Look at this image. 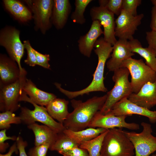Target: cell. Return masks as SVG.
<instances>
[{
	"label": "cell",
	"mask_w": 156,
	"mask_h": 156,
	"mask_svg": "<svg viewBox=\"0 0 156 156\" xmlns=\"http://www.w3.org/2000/svg\"><path fill=\"white\" fill-rule=\"evenodd\" d=\"M107 97L106 94L94 96L84 102L72 99L70 102L74 109L63 123L66 129L77 131L88 127L95 114L102 109Z\"/></svg>",
	"instance_id": "6da1fadb"
},
{
	"label": "cell",
	"mask_w": 156,
	"mask_h": 156,
	"mask_svg": "<svg viewBox=\"0 0 156 156\" xmlns=\"http://www.w3.org/2000/svg\"><path fill=\"white\" fill-rule=\"evenodd\" d=\"M94 50L98 58V64L93 75V79L91 83L86 88L81 90L70 91L63 89L61 84L58 83L55 86L59 90L69 99L73 98L90 92L101 91L106 92L107 88L104 83V73L105 66L107 59L110 57L113 50V46L106 41L103 37L98 39L95 42Z\"/></svg>",
	"instance_id": "7a4b0ae2"
},
{
	"label": "cell",
	"mask_w": 156,
	"mask_h": 156,
	"mask_svg": "<svg viewBox=\"0 0 156 156\" xmlns=\"http://www.w3.org/2000/svg\"><path fill=\"white\" fill-rule=\"evenodd\" d=\"M122 128L108 129L101 150V156H133L134 146Z\"/></svg>",
	"instance_id": "3957f363"
},
{
	"label": "cell",
	"mask_w": 156,
	"mask_h": 156,
	"mask_svg": "<svg viewBox=\"0 0 156 156\" xmlns=\"http://www.w3.org/2000/svg\"><path fill=\"white\" fill-rule=\"evenodd\" d=\"M112 76L114 85L112 89L107 93V97L100 112L105 115L110 111L117 102L125 98H127L133 93L128 77L130 74L128 69L121 67L114 72Z\"/></svg>",
	"instance_id": "277c9868"
},
{
	"label": "cell",
	"mask_w": 156,
	"mask_h": 156,
	"mask_svg": "<svg viewBox=\"0 0 156 156\" xmlns=\"http://www.w3.org/2000/svg\"><path fill=\"white\" fill-rule=\"evenodd\" d=\"M19 101L28 102L32 104L34 107L33 110L25 107L21 108L19 116L22 123L28 126L38 122L49 127L58 133L63 132L66 129L62 124L57 122L49 115L46 107L32 101L23 90Z\"/></svg>",
	"instance_id": "5b68a950"
},
{
	"label": "cell",
	"mask_w": 156,
	"mask_h": 156,
	"mask_svg": "<svg viewBox=\"0 0 156 156\" xmlns=\"http://www.w3.org/2000/svg\"><path fill=\"white\" fill-rule=\"evenodd\" d=\"M121 67H125L129 72L131 76L130 83L133 93H138L146 83L155 81L156 73L142 59L138 60L131 57L124 61Z\"/></svg>",
	"instance_id": "8992f818"
},
{
	"label": "cell",
	"mask_w": 156,
	"mask_h": 156,
	"mask_svg": "<svg viewBox=\"0 0 156 156\" xmlns=\"http://www.w3.org/2000/svg\"><path fill=\"white\" fill-rule=\"evenodd\" d=\"M20 34V31L15 27H5L0 31V45L5 48L10 58L17 63L21 75L27 72L21 65L25 48Z\"/></svg>",
	"instance_id": "52a82bcc"
},
{
	"label": "cell",
	"mask_w": 156,
	"mask_h": 156,
	"mask_svg": "<svg viewBox=\"0 0 156 156\" xmlns=\"http://www.w3.org/2000/svg\"><path fill=\"white\" fill-rule=\"evenodd\" d=\"M141 125L143 130L140 133L124 132L134 146L135 156H149L156 151V137L152 134L150 124L142 122Z\"/></svg>",
	"instance_id": "ba28073f"
},
{
	"label": "cell",
	"mask_w": 156,
	"mask_h": 156,
	"mask_svg": "<svg viewBox=\"0 0 156 156\" xmlns=\"http://www.w3.org/2000/svg\"><path fill=\"white\" fill-rule=\"evenodd\" d=\"M27 4L33 14V18L36 30H40L43 34L51 27V22L53 5V0H26Z\"/></svg>",
	"instance_id": "9c48e42d"
},
{
	"label": "cell",
	"mask_w": 156,
	"mask_h": 156,
	"mask_svg": "<svg viewBox=\"0 0 156 156\" xmlns=\"http://www.w3.org/2000/svg\"><path fill=\"white\" fill-rule=\"evenodd\" d=\"M27 73L21 75L15 82L1 86L0 110L2 112H14L20 107L18 103L23 88L25 81Z\"/></svg>",
	"instance_id": "30bf717a"
},
{
	"label": "cell",
	"mask_w": 156,
	"mask_h": 156,
	"mask_svg": "<svg viewBox=\"0 0 156 156\" xmlns=\"http://www.w3.org/2000/svg\"><path fill=\"white\" fill-rule=\"evenodd\" d=\"M144 16L143 14L134 16L122 10L115 20V36L119 39L128 41L133 39V36Z\"/></svg>",
	"instance_id": "8fae6325"
},
{
	"label": "cell",
	"mask_w": 156,
	"mask_h": 156,
	"mask_svg": "<svg viewBox=\"0 0 156 156\" xmlns=\"http://www.w3.org/2000/svg\"><path fill=\"white\" fill-rule=\"evenodd\" d=\"M90 14L92 21H99L103 26L105 40L113 46L114 45L117 41L115 34L116 24L114 14L105 7L100 5L92 7Z\"/></svg>",
	"instance_id": "7c38bea8"
},
{
	"label": "cell",
	"mask_w": 156,
	"mask_h": 156,
	"mask_svg": "<svg viewBox=\"0 0 156 156\" xmlns=\"http://www.w3.org/2000/svg\"><path fill=\"white\" fill-rule=\"evenodd\" d=\"M107 114L116 116L138 115L147 117L151 123H156V111L139 106L131 101L127 98H123L116 103Z\"/></svg>",
	"instance_id": "4fadbf2b"
},
{
	"label": "cell",
	"mask_w": 156,
	"mask_h": 156,
	"mask_svg": "<svg viewBox=\"0 0 156 156\" xmlns=\"http://www.w3.org/2000/svg\"><path fill=\"white\" fill-rule=\"evenodd\" d=\"M127 116H116L109 114L103 115L99 111L94 116L88 127H98L106 129L117 127L125 128L133 130L139 129L140 126L138 124L134 122L127 123L125 121Z\"/></svg>",
	"instance_id": "5bb4252c"
},
{
	"label": "cell",
	"mask_w": 156,
	"mask_h": 156,
	"mask_svg": "<svg viewBox=\"0 0 156 156\" xmlns=\"http://www.w3.org/2000/svg\"><path fill=\"white\" fill-rule=\"evenodd\" d=\"M110 58L106 63L107 68L114 72L121 68L122 62L135 55L131 49L129 41L119 39L113 46Z\"/></svg>",
	"instance_id": "9a60e30c"
},
{
	"label": "cell",
	"mask_w": 156,
	"mask_h": 156,
	"mask_svg": "<svg viewBox=\"0 0 156 156\" xmlns=\"http://www.w3.org/2000/svg\"><path fill=\"white\" fill-rule=\"evenodd\" d=\"M128 99L133 103L149 109L156 105V78L154 82L145 84L138 93H132Z\"/></svg>",
	"instance_id": "2e32d148"
},
{
	"label": "cell",
	"mask_w": 156,
	"mask_h": 156,
	"mask_svg": "<svg viewBox=\"0 0 156 156\" xmlns=\"http://www.w3.org/2000/svg\"><path fill=\"white\" fill-rule=\"evenodd\" d=\"M101 26L99 21H93L88 32L81 36L78 40L79 51L84 56L90 57L95 42L98 38L103 34Z\"/></svg>",
	"instance_id": "e0dca14e"
},
{
	"label": "cell",
	"mask_w": 156,
	"mask_h": 156,
	"mask_svg": "<svg viewBox=\"0 0 156 156\" xmlns=\"http://www.w3.org/2000/svg\"><path fill=\"white\" fill-rule=\"evenodd\" d=\"M17 63L6 55L0 56V77L1 86L15 82L21 75Z\"/></svg>",
	"instance_id": "ac0fdd59"
},
{
	"label": "cell",
	"mask_w": 156,
	"mask_h": 156,
	"mask_svg": "<svg viewBox=\"0 0 156 156\" xmlns=\"http://www.w3.org/2000/svg\"><path fill=\"white\" fill-rule=\"evenodd\" d=\"M71 9L68 0H53L51 22L57 29H62L64 27Z\"/></svg>",
	"instance_id": "d6986e66"
},
{
	"label": "cell",
	"mask_w": 156,
	"mask_h": 156,
	"mask_svg": "<svg viewBox=\"0 0 156 156\" xmlns=\"http://www.w3.org/2000/svg\"><path fill=\"white\" fill-rule=\"evenodd\" d=\"M23 90L29 96L32 101L40 106H46L51 101L57 98L54 94L38 89L31 80L27 79L25 83Z\"/></svg>",
	"instance_id": "ffe728a7"
},
{
	"label": "cell",
	"mask_w": 156,
	"mask_h": 156,
	"mask_svg": "<svg viewBox=\"0 0 156 156\" xmlns=\"http://www.w3.org/2000/svg\"><path fill=\"white\" fill-rule=\"evenodd\" d=\"M27 126L34 135L35 146L47 143L50 144L51 146L57 137L58 133L46 125L34 123Z\"/></svg>",
	"instance_id": "44dd1931"
},
{
	"label": "cell",
	"mask_w": 156,
	"mask_h": 156,
	"mask_svg": "<svg viewBox=\"0 0 156 156\" xmlns=\"http://www.w3.org/2000/svg\"><path fill=\"white\" fill-rule=\"evenodd\" d=\"M3 1L6 10L19 22L26 23L33 18L32 12L21 1L3 0Z\"/></svg>",
	"instance_id": "7402d4cb"
},
{
	"label": "cell",
	"mask_w": 156,
	"mask_h": 156,
	"mask_svg": "<svg viewBox=\"0 0 156 156\" xmlns=\"http://www.w3.org/2000/svg\"><path fill=\"white\" fill-rule=\"evenodd\" d=\"M68 103L69 101L64 99L56 98L51 101L46 108L53 119L63 124L69 113L68 108Z\"/></svg>",
	"instance_id": "603a6c76"
},
{
	"label": "cell",
	"mask_w": 156,
	"mask_h": 156,
	"mask_svg": "<svg viewBox=\"0 0 156 156\" xmlns=\"http://www.w3.org/2000/svg\"><path fill=\"white\" fill-rule=\"evenodd\" d=\"M108 129L102 128L89 127L75 131L65 129L63 132L79 145L83 142L92 140Z\"/></svg>",
	"instance_id": "cb8c5ba5"
},
{
	"label": "cell",
	"mask_w": 156,
	"mask_h": 156,
	"mask_svg": "<svg viewBox=\"0 0 156 156\" xmlns=\"http://www.w3.org/2000/svg\"><path fill=\"white\" fill-rule=\"evenodd\" d=\"M129 42L132 51L143 57L146 64L156 73V56L154 53L148 47H143L137 39L134 38Z\"/></svg>",
	"instance_id": "d4e9b609"
},
{
	"label": "cell",
	"mask_w": 156,
	"mask_h": 156,
	"mask_svg": "<svg viewBox=\"0 0 156 156\" xmlns=\"http://www.w3.org/2000/svg\"><path fill=\"white\" fill-rule=\"evenodd\" d=\"M108 129L94 138L83 142L79 147L86 150L89 156H101L103 142Z\"/></svg>",
	"instance_id": "484cf974"
},
{
	"label": "cell",
	"mask_w": 156,
	"mask_h": 156,
	"mask_svg": "<svg viewBox=\"0 0 156 156\" xmlns=\"http://www.w3.org/2000/svg\"><path fill=\"white\" fill-rule=\"evenodd\" d=\"M79 145L66 135L63 132L58 133L55 142L50 146L49 150L56 151L59 153Z\"/></svg>",
	"instance_id": "4316f807"
},
{
	"label": "cell",
	"mask_w": 156,
	"mask_h": 156,
	"mask_svg": "<svg viewBox=\"0 0 156 156\" xmlns=\"http://www.w3.org/2000/svg\"><path fill=\"white\" fill-rule=\"evenodd\" d=\"M92 1V0H75V8L70 16L73 21L75 23L81 25L84 24L86 19L84 13L88 5Z\"/></svg>",
	"instance_id": "83f0119b"
},
{
	"label": "cell",
	"mask_w": 156,
	"mask_h": 156,
	"mask_svg": "<svg viewBox=\"0 0 156 156\" xmlns=\"http://www.w3.org/2000/svg\"><path fill=\"white\" fill-rule=\"evenodd\" d=\"M22 123L19 116H16L13 112L6 111L0 114V129H7L12 124H20Z\"/></svg>",
	"instance_id": "f1b7e54d"
},
{
	"label": "cell",
	"mask_w": 156,
	"mask_h": 156,
	"mask_svg": "<svg viewBox=\"0 0 156 156\" xmlns=\"http://www.w3.org/2000/svg\"><path fill=\"white\" fill-rule=\"evenodd\" d=\"M99 5L103 6L118 16L122 10L123 0H100Z\"/></svg>",
	"instance_id": "f546056e"
},
{
	"label": "cell",
	"mask_w": 156,
	"mask_h": 156,
	"mask_svg": "<svg viewBox=\"0 0 156 156\" xmlns=\"http://www.w3.org/2000/svg\"><path fill=\"white\" fill-rule=\"evenodd\" d=\"M23 44L25 48L26 49L27 56L25 62L30 66H34L37 65L36 55L33 51V48L31 45L29 40L23 41Z\"/></svg>",
	"instance_id": "4dcf8cb0"
},
{
	"label": "cell",
	"mask_w": 156,
	"mask_h": 156,
	"mask_svg": "<svg viewBox=\"0 0 156 156\" xmlns=\"http://www.w3.org/2000/svg\"><path fill=\"white\" fill-rule=\"evenodd\" d=\"M141 3V0H123L122 10L134 16L137 15V8Z\"/></svg>",
	"instance_id": "1f68e13d"
},
{
	"label": "cell",
	"mask_w": 156,
	"mask_h": 156,
	"mask_svg": "<svg viewBox=\"0 0 156 156\" xmlns=\"http://www.w3.org/2000/svg\"><path fill=\"white\" fill-rule=\"evenodd\" d=\"M51 146L48 143L35 146L30 149L28 153L29 156H46L48 150Z\"/></svg>",
	"instance_id": "d6a6232c"
},
{
	"label": "cell",
	"mask_w": 156,
	"mask_h": 156,
	"mask_svg": "<svg viewBox=\"0 0 156 156\" xmlns=\"http://www.w3.org/2000/svg\"><path fill=\"white\" fill-rule=\"evenodd\" d=\"M33 51L36 57L37 65L46 69H50L49 63L50 56L49 54H42L33 48Z\"/></svg>",
	"instance_id": "836d02e7"
},
{
	"label": "cell",
	"mask_w": 156,
	"mask_h": 156,
	"mask_svg": "<svg viewBox=\"0 0 156 156\" xmlns=\"http://www.w3.org/2000/svg\"><path fill=\"white\" fill-rule=\"evenodd\" d=\"M59 153L63 156H89L87 151L79 146L75 147Z\"/></svg>",
	"instance_id": "e575fe53"
},
{
	"label": "cell",
	"mask_w": 156,
	"mask_h": 156,
	"mask_svg": "<svg viewBox=\"0 0 156 156\" xmlns=\"http://www.w3.org/2000/svg\"><path fill=\"white\" fill-rule=\"evenodd\" d=\"M6 129H3L0 131V152L1 153L5 152L9 146L8 143L5 142V141L8 140L16 141L17 139L15 136H7L6 133Z\"/></svg>",
	"instance_id": "d590c367"
},
{
	"label": "cell",
	"mask_w": 156,
	"mask_h": 156,
	"mask_svg": "<svg viewBox=\"0 0 156 156\" xmlns=\"http://www.w3.org/2000/svg\"><path fill=\"white\" fill-rule=\"evenodd\" d=\"M146 39L148 44L147 47L156 56V31L146 32Z\"/></svg>",
	"instance_id": "8d00e7d4"
},
{
	"label": "cell",
	"mask_w": 156,
	"mask_h": 156,
	"mask_svg": "<svg viewBox=\"0 0 156 156\" xmlns=\"http://www.w3.org/2000/svg\"><path fill=\"white\" fill-rule=\"evenodd\" d=\"M16 142L19 156H29L25 151V148L27 146V142L24 141L21 136H19L17 138Z\"/></svg>",
	"instance_id": "74e56055"
},
{
	"label": "cell",
	"mask_w": 156,
	"mask_h": 156,
	"mask_svg": "<svg viewBox=\"0 0 156 156\" xmlns=\"http://www.w3.org/2000/svg\"><path fill=\"white\" fill-rule=\"evenodd\" d=\"M150 27L152 31H156V6L155 5H153L151 8Z\"/></svg>",
	"instance_id": "f35d334b"
},
{
	"label": "cell",
	"mask_w": 156,
	"mask_h": 156,
	"mask_svg": "<svg viewBox=\"0 0 156 156\" xmlns=\"http://www.w3.org/2000/svg\"><path fill=\"white\" fill-rule=\"evenodd\" d=\"M14 153H15L16 154H18L19 153L16 142L10 147L9 151L7 153L5 154L1 153L0 156H11Z\"/></svg>",
	"instance_id": "ab89813d"
},
{
	"label": "cell",
	"mask_w": 156,
	"mask_h": 156,
	"mask_svg": "<svg viewBox=\"0 0 156 156\" xmlns=\"http://www.w3.org/2000/svg\"><path fill=\"white\" fill-rule=\"evenodd\" d=\"M151 1L153 5L156 6V0H151Z\"/></svg>",
	"instance_id": "60d3db41"
},
{
	"label": "cell",
	"mask_w": 156,
	"mask_h": 156,
	"mask_svg": "<svg viewBox=\"0 0 156 156\" xmlns=\"http://www.w3.org/2000/svg\"><path fill=\"white\" fill-rule=\"evenodd\" d=\"M151 156H156V154H154L151 155Z\"/></svg>",
	"instance_id": "b9f144b4"
}]
</instances>
